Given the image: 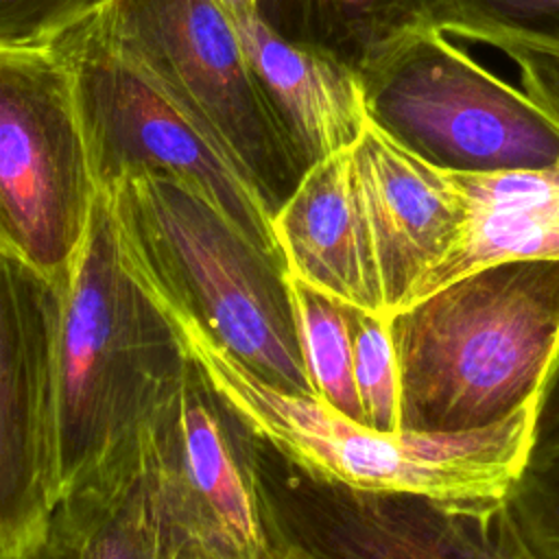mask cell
Masks as SVG:
<instances>
[{
  "label": "cell",
  "instance_id": "1",
  "mask_svg": "<svg viewBox=\"0 0 559 559\" xmlns=\"http://www.w3.org/2000/svg\"><path fill=\"white\" fill-rule=\"evenodd\" d=\"M400 432L489 428L533 404L559 352V260L469 271L386 317Z\"/></svg>",
  "mask_w": 559,
  "mask_h": 559
},
{
  "label": "cell",
  "instance_id": "2",
  "mask_svg": "<svg viewBox=\"0 0 559 559\" xmlns=\"http://www.w3.org/2000/svg\"><path fill=\"white\" fill-rule=\"evenodd\" d=\"M103 194L133 271L181 334L282 393L314 400L282 258L175 179L129 177Z\"/></svg>",
  "mask_w": 559,
  "mask_h": 559
},
{
  "label": "cell",
  "instance_id": "3",
  "mask_svg": "<svg viewBox=\"0 0 559 559\" xmlns=\"http://www.w3.org/2000/svg\"><path fill=\"white\" fill-rule=\"evenodd\" d=\"M183 338L120 242L98 192L63 284L57 332V443L61 493L142 448L183 376Z\"/></svg>",
  "mask_w": 559,
  "mask_h": 559
},
{
  "label": "cell",
  "instance_id": "4",
  "mask_svg": "<svg viewBox=\"0 0 559 559\" xmlns=\"http://www.w3.org/2000/svg\"><path fill=\"white\" fill-rule=\"evenodd\" d=\"M181 338L249 430L282 456L332 483L439 500L504 498L528 461L535 402L474 432L389 435L312 397L282 393L214 347L186 334Z\"/></svg>",
  "mask_w": 559,
  "mask_h": 559
},
{
  "label": "cell",
  "instance_id": "5",
  "mask_svg": "<svg viewBox=\"0 0 559 559\" xmlns=\"http://www.w3.org/2000/svg\"><path fill=\"white\" fill-rule=\"evenodd\" d=\"M269 559H539L504 498L439 500L321 478L247 428Z\"/></svg>",
  "mask_w": 559,
  "mask_h": 559
},
{
  "label": "cell",
  "instance_id": "6",
  "mask_svg": "<svg viewBox=\"0 0 559 559\" xmlns=\"http://www.w3.org/2000/svg\"><path fill=\"white\" fill-rule=\"evenodd\" d=\"M98 26L251 181L271 216L310 168L214 0H103Z\"/></svg>",
  "mask_w": 559,
  "mask_h": 559
},
{
  "label": "cell",
  "instance_id": "7",
  "mask_svg": "<svg viewBox=\"0 0 559 559\" xmlns=\"http://www.w3.org/2000/svg\"><path fill=\"white\" fill-rule=\"evenodd\" d=\"M360 79L369 120L437 168L496 173L559 159V124L439 28Z\"/></svg>",
  "mask_w": 559,
  "mask_h": 559
},
{
  "label": "cell",
  "instance_id": "8",
  "mask_svg": "<svg viewBox=\"0 0 559 559\" xmlns=\"http://www.w3.org/2000/svg\"><path fill=\"white\" fill-rule=\"evenodd\" d=\"M98 192L122 179L168 177L280 255L273 216L242 170L90 20L61 44ZM284 262V260H282Z\"/></svg>",
  "mask_w": 559,
  "mask_h": 559
},
{
  "label": "cell",
  "instance_id": "9",
  "mask_svg": "<svg viewBox=\"0 0 559 559\" xmlns=\"http://www.w3.org/2000/svg\"><path fill=\"white\" fill-rule=\"evenodd\" d=\"M96 197L61 50L0 48V253L66 284Z\"/></svg>",
  "mask_w": 559,
  "mask_h": 559
},
{
  "label": "cell",
  "instance_id": "10",
  "mask_svg": "<svg viewBox=\"0 0 559 559\" xmlns=\"http://www.w3.org/2000/svg\"><path fill=\"white\" fill-rule=\"evenodd\" d=\"M144 461L162 559H269L247 426L190 354Z\"/></svg>",
  "mask_w": 559,
  "mask_h": 559
},
{
  "label": "cell",
  "instance_id": "11",
  "mask_svg": "<svg viewBox=\"0 0 559 559\" xmlns=\"http://www.w3.org/2000/svg\"><path fill=\"white\" fill-rule=\"evenodd\" d=\"M63 284L0 253V559L46 533L59 502L57 332Z\"/></svg>",
  "mask_w": 559,
  "mask_h": 559
},
{
  "label": "cell",
  "instance_id": "12",
  "mask_svg": "<svg viewBox=\"0 0 559 559\" xmlns=\"http://www.w3.org/2000/svg\"><path fill=\"white\" fill-rule=\"evenodd\" d=\"M384 317L408 306L450 255L465 218L452 170L417 157L371 120L349 146Z\"/></svg>",
  "mask_w": 559,
  "mask_h": 559
},
{
  "label": "cell",
  "instance_id": "13",
  "mask_svg": "<svg viewBox=\"0 0 559 559\" xmlns=\"http://www.w3.org/2000/svg\"><path fill=\"white\" fill-rule=\"evenodd\" d=\"M273 234L290 277L384 317L349 148L314 162L304 173L273 214Z\"/></svg>",
  "mask_w": 559,
  "mask_h": 559
},
{
  "label": "cell",
  "instance_id": "14",
  "mask_svg": "<svg viewBox=\"0 0 559 559\" xmlns=\"http://www.w3.org/2000/svg\"><path fill=\"white\" fill-rule=\"evenodd\" d=\"M231 24L258 81L310 166L358 140L369 114L356 70L319 48L284 39L258 11Z\"/></svg>",
  "mask_w": 559,
  "mask_h": 559
},
{
  "label": "cell",
  "instance_id": "15",
  "mask_svg": "<svg viewBox=\"0 0 559 559\" xmlns=\"http://www.w3.org/2000/svg\"><path fill=\"white\" fill-rule=\"evenodd\" d=\"M454 175L465 205L463 229L413 301L489 264L559 260V159L542 168Z\"/></svg>",
  "mask_w": 559,
  "mask_h": 559
},
{
  "label": "cell",
  "instance_id": "16",
  "mask_svg": "<svg viewBox=\"0 0 559 559\" xmlns=\"http://www.w3.org/2000/svg\"><path fill=\"white\" fill-rule=\"evenodd\" d=\"M284 39L319 48L360 76L432 28L443 31L456 0H255Z\"/></svg>",
  "mask_w": 559,
  "mask_h": 559
},
{
  "label": "cell",
  "instance_id": "17",
  "mask_svg": "<svg viewBox=\"0 0 559 559\" xmlns=\"http://www.w3.org/2000/svg\"><path fill=\"white\" fill-rule=\"evenodd\" d=\"M48 528L72 559H162L144 443L63 491Z\"/></svg>",
  "mask_w": 559,
  "mask_h": 559
},
{
  "label": "cell",
  "instance_id": "18",
  "mask_svg": "<svg viewBox=\"0 0 559 559\" xmlns=\"http://www.w3.org/2000/svg\"><path fill=\"white\" fill-rule=\"evenodd\" d=\"M288 275V273H286ZM297 338L314 400L360 424L347 304L288 275Z\"/></svg>",
  "mask_w": 559,
  "mask_h": 559
},
{
  "label": "cell",
  "instance_id": "19",
  "mask_svg": "<svg viewBox=\"0 0 559 559\" xmlns=\"http://www.w3.org/2000/svg\"><path fill=\"white\" fill-rule=\"evenodd\" d=\"M352 371L360 424L378 432H400L397 362L386 317L349 308Z\"/></svg>",
  "mask_w": 559,
  "mask_h": 559
},
{
  "label": "cell",
  "instance_id": "20",
  "mask_svg": "<svg viewBox=\"0 0 559 559\" xmlns=\"http://www.w3.org/2000/svg\"><path fill=\"white\" fill-rule=\"evenodd\" d=\"M443 33L472 44L513 37L559 52V0H456Z\"/></svg>",
  "mask_w": 559,
  "mask_h": 559
},
{
  "label": "cell",
  "instance_id": "21",
  "mask_svg": "<svg viewBox=\"0 0 559 559\" xmlns=\"http://www.w3.org/2000/svg\"><path fill=\"white\" fill-rule=\"evenodd\" d=\"M100 7L103 0H0V48H55Z\"/></svg>",
  "mask_w": 559,
  "mask_h": 559
},
{
  "label": "cell",
  "instance_id": "22",
  "mask_svg": "<svg viewBox=\"0 0 559 559\" xmlns=\"http://www.w3.org/2000/svg\"><path fill=\"white\" fill-rule=\"evenodd\" d=\"M507 500L539 559H559V452L526 463Z\"/></svg>",
  "mask_w": 559,
  "mask_h": 559
},
{
  "label": "cell",
  "instance_id": "23",
  "mask_svg": "<svg viewBox=\"0 0 559 559\" xmlns=\"http://www.w3.org/2000/svg\"><path fill=\"white\" fill-rule=\"evenodd\" d=\"M483 46L496 48L513 61L520 90L559 124V52L513 37H487Z\"/></svg>",
  "mask_w": 559,
  "mask_h": 559
},
{
  "label": "cell",
  "instance_id": "24",
  "mask_svg": "<svg viewBox=\"0 0 559 559\" xmlns=\"http://www.w3.org/2000/svg\"><path fill=\"white\" fill-rule=\"evenodd\" d=\"M559 452V352L542 384L533 408V435L528 461H544Z\"/></svg>",
  "mask_w": 559,
  "mask_h": 559
},
{
  "label": "cell",
  "instance_id": "25",
  "mask_svg": "<svg viewBox=\"0 0 559 559\" xmlns=\"http://www.w3.org/2000/svg\"><path fill=\"white\" fill-rule=\"evenodd\" d=\"M20 559H72L68 546L46 526V533L39 542H35Z\"/></svg>",
  "mask_w": 559,
  "mask_h": 559
},
{
  "label": "cell",
  "instance_id": "26",
  "mask_svg": "<svg viewBox=\"0 0 559 559\" xmlns=\"http://www.w3.org/2000/svg\"><path fill=\"white\" fill-rule=\"evenodd\" d=\"M229 20H236L245 13H251V11H258L255 7V0H214Z\"/></svg>",
  "mask_w": 559,
  "mask_h": 559
},
{
  "label": "cell",
  "instance_id": "27",
  "mask_svg": "<svg viewBox=\"0 0 559 559\" xmlns=\"http://www.w3.org/2000/svg\"><path fill=\"white\" fill-rule=\"evenodd\" d=\"M2 559H20V557H2Z\"/></svg>",
  "mask_w": 559,
  "mask_h": 559
}]
</instances>
